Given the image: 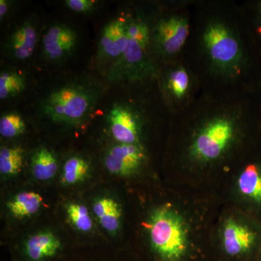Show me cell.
I'll use <instances>...</instances> for the list:
<instances>
[{"label":"cell","instance_id":"1","mask_svg":"<svg viewBox=\"0 0 261 261\" xmlns=\"http://www.w3.org/2000/svg\"><path fill=\"white\" fill-rule=\"evenodd\" d=\"M183 58L201 92L248 95L261 84L260 57L249 41L234 0H194Z\"/></svg>","mask_w":261,"mask_h":261},{"label":"cell","instance_id":"2","mask_svg":"<svg viewBox=\"0 0 261 261\" xmlns=\"http://www.w3.org/2000/svg\"><path fill=\"white\" fill-rule=\"evenodd\" d=\"M194 0L154 3L151 18V46L159 67L183 56L191 32Z\"/></svg>","mask_w":261,"mask_h":261},{"label":"cell","instance_id":"3","mask_svg":"<svg viewBox=\"0 0 261 261\" xmlns=\"http://www.w3.org/2000/svg\"><path fill=\"white\" fill-rule=\"evenodd\" d=\"M99 95L100 89L92 82H67L46 96L41 103V112L54 123L80 126L93 113Z\"/></svg>","mask_w":261,"mask_h":261},{"label":"cell","instance_id":"4","mask_svg":"<svg viewBox=\"0 0 261 261\" xmlns=\"http://www.w3.org/2000/svg\"><path fill=\"white\" fill-rule=\"evenodd\" d=\"M156 81L163 102L172 116L188 108L201 93L200 82L183 56L161 65Z\"/></svg>","mask_w":261,"mask_h":261},{"label":"cell","instance_id":"5","mask_svg":"<svg viewBox=\"0 0 261 261\" xmlns=\"http://www.w3.org/2000/svg\"><path fill=\"white\" fill-rule=\"evenodd\" d=\"M154 252L162 261H179L187 248L186 229L181 218L170 206H161L143 223Z\"/></svg>","mask_w":261,"mask_h":261},{"label":"cell","instance_id":"6","mask_svg":"<svg viewBox=\"0 0 261 261\" xmlns=\"http://www.w3.org/2000/svg\"><path fill=\"white\" fill-rule=\"evenodd\" d=\"M133 8L134 3H130L119 15L110 20L101 32L97 58L100 63L108 65V73L116 66L126 49Z\"/></svg>","mask_w":261,"mask_h":261},{"label":"cell","instance_id":"7","mask_svg":"<svg viewBox=\"0 0 261 261\" xmlns=\"http://www.w3.org/2000/svg\"><path fill=\"white\" fill-rule=\"evenodd\" d=\"M146 159L145 147L118 143L108 151L105 158V166L112 174L130 176L138 171Z\"/></svg>","mask_w":261,"mask_h":261},{"label":"cell","instance_id":"8","mask_svg":"<svg viewBox=\"0 0 261 261\" xmlns=\"http://www.w3.org/2000/svg\"><path fill=\"white\" fill-rule=\"evenodd\" d=\"M75 31L65 24L53 25L43 38L44 56L51 61H59L70 56L76 47Z\"/></svg>","mask_w":261,"mask_h":261},{"label":"cell","instance_id":"9","mask_svg":"<svg viewBox=\"0 0 261 261\" xmlns=\"http://www.w3.org/2000/svg\"><path fill=\"white\" fill-rule=\"evenodd\" d=\"M255 234L247 226L229 219L224 225L223 242L225 251L231 256L242 255L252 248Z\"/></svg>","mask_w":261,"mask_h":261},{"label":"cell","instance_id":"10","mask_svg":"<svg viewBox=\"0 0 261 261\" xmlns=\"http://www.w3.org/2000/svg\"><path fill=\"white\" fill-rule=\"evenodd\" d=\"M37 31L31 22H24L15 29L8 42L10 56L24 61L32 56L37 44Z\"/></svg>","mask_w":261,"mask_h":261},{"label":"cell","instance_id":"11","mask_svg":"<svg viewBox=\"0 0 261 261\" xmlns=\"http://www.w3.org/2000/svg\"><path fill=\"white\" fill-rule=\"evenodd\" d=\"M238 4L244 31L261 58V0L245 1Z\"/></svg>","mask_w":261,"mask_h":261},{"label":"cell","instance_id":"12","mask_svg":"<svg viewBox=\"0 0 261 261\" xmlns=\"http://www.w3.org/2000/svg\"><path fill=\"white\" fill-rule=\"evenodd\" d=\"M61 247L56 235L51 231H42L27 240L24 250L31 261H44L56 255Z\"/></svg>","mask_w":261,"mask_h":261},{"label":"cell","instance_id":"13","mask_svg":"<svg viewBox=\"0 0 261 261\" xmlns=\"http://www.w3.org/2000/svg\"><path fill=\"white\" fill-rule=\"evenodd\" d=\"M93 212L99 224L106 231L115 233L121 226V207L113 198L103 197L93 204Z\"/></svg>","mask_w":261,"mask_h":261},{"label":"cell","instance_id":"14","mask_svg":"<svg viewBox=\"0 0 261 261\" xmlns=\"http://www.w3.org/2000/svg\"><path fill=\"white\" fill-rule=\"evenodd\" d=\"M239 190L245 197L261 203V166L255 162L245 165L238 179Z\"/></svg>","mask_w":261,"mask_h":261},{"label":"cell","instance_id":"15","mask_svg":"<svg viewBox=\"0 0 261 261\" xmlns=\"http://www.w3.org/2000/svg\"><path fill=\"white\" fill-rule=\"evenodd\" d=\"M42 197L39 194L34 192H23L8 201L7 207L15 218L22 219L37 214L42 205Z\"/></svg>","mask_w":261,"mask_h":261},{"label":"cell","instance_id":"16","mask_svg":"<svg viewBox=\"0 0 261 261\" xmlns=\"http://www.w3.org/2000/svg\"><path fill=\"white\" fill-rule=\"evenodd\" d=\"M58 169V160L49 149L41 147L36 151L32 161L34 177L39 181H47L56 176Z\"/></svg>","mask_w":261,"mask_h":261},{"label":"cell","instance_id":"17","mask_svg":"<svg viewBox=\"0 0 261 261\" xmlns=\"http://www.w3.org/2000/svg\"><path fill=\"white\" fill-rule=\"evenodd\" d=\"M23 150L19 147H3L0 149V172L5 176H15L21 170Z\"/></svg>","mask_w":261,"mask_h":261},{"label":"cell","instance_id":"18","mask_svg":"<svg viewBox=\"0 0 261 261\" xmlns=\"http://www.w3.org/2000/svg\"><path fill=\"white\" fill-rule=\"evenodd\" d=\"M25 80L23 75L15 71L2 72L0 74V98L10 99L23 92Z\"/></svg>","mask_w":261,"mask_h":261},{"label":"cell","instance_id":"19","mask_svg":"<svg viewBox=\"0 0 261 261\" xmlns=\"http://www.w3.org/2000/svg\"><path fill=\"white\" fill-rule=\"evenodd\" d=\"M89 165L82 158H70L63 166V182L67 185H75L82 181L89 172Z\"/></svg>","mask_w":261,"mask_h":261},{"label":"cell","instance_id":"20","mask_svg":"<svg viewBox=\"0 0 261 261\" xmlns=\"http://www.w3.org/2000/svg\"><path fill=\"white\" fill-rule=\"evenodd\" d=\"M67 214L71 224L79 231L87 232L93 227L92 218L85 205L74 202L68 204Z\"/></svg>","mask_w":261,"mask_h":261},{"label":"cell","instance_id":"21","mask_svg":"<svg viewBox=\"0 0 261 261\" xmlns=\"http://www.w3.org/2000/svg\"><path fill=\"white\" fill-rule=\"evenodd\" d=\"M25 130V122L18 113H6L0 118V135L5 138H14Z\"/></svg>","mask_w":261,"mask_h":261},{"label":"cell","instance_id":"22","mask_svg":"<svg viewBox=\"0 0 261 261\" xmlns=\"http://www.w3.org/2000/svg\"><path fill=\"white\" fill-rule=\"evenodd\" d=\"M96 2L92 0H67L65 4L71 10L76 13H88L94 9Z\"/></svg>","mask_w":261,"mask_h":261},{"label":"cell","instance_id":"23","mask_svg":"<svg viewBox=\"0 0 261 261\" xmlns=\"http://www.w3.org/2000/svg\"><path fill=\"white\" fill-rule=\"evenodd\" d=\"M10 3L5 0L0 1V18H4L10 10Z\"/></svg>","mask_w":261,"mask_h":261},{"label":"cell","instance_id":"24","mask_svg":"<svg viewBox=\"0 0 261 261\" xmlns=\"http://www.w3.org/2000/svg\"><path fill=\"white\" fill-rule=\"evenodd\" d=\"M255 96H256L257 102H258L259 107H260L261 112V84L257 89V92H255Z\"/></svg>","mask_w":261,"mask_h":261}]
</instances>
